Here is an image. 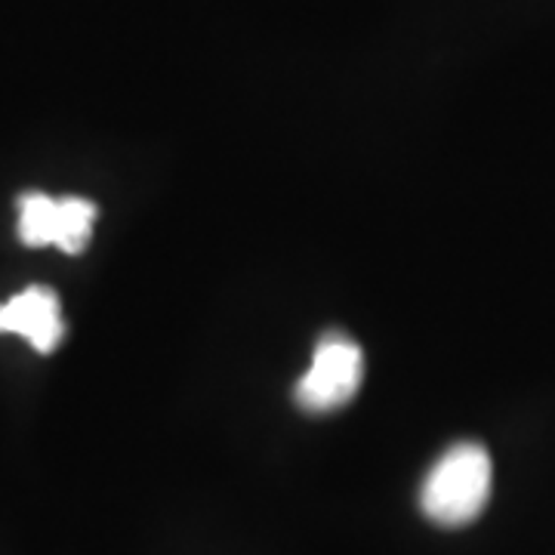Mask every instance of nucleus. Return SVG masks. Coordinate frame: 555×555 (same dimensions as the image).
I'll return each instance as SVG.
<instances>
[{
  "label": "nucleus",
  "instance_id": "f03ea898",
  "mask_svg": "<svg viewBox=\"0 0 555 555\" xmlns=\"http://www.w3.org/2000/svg\"><path fill=\"white\" fill-rule=\"evenodd\" d=\"M364 377V356L356 339L327 334L315 346L309 371L297 383V401L309 414H327L356 398Z\"/></svg>",
  "mask_w": 555,
  "mask_h": 555
},
{
  "label": "nucleus",
  "instance_id": "20e7f679",
  "mask_svg": "<svg viewBox=\"0 0 555 555\" xmlns=\"http://www.w3.org/2000/svg\"><path fill=\"white\" fill-rule=\"evenodd\" d=\"M0 334H20L38 352H53L65 337L60 297L43 284H31L13 299L0 302Z\"/></svg>",
  "mask_w": 555,
  "mask_h": 555
},
{
  "label": "nucleus",
  "instance_id": "7ed1b4c3",
  "mask_svg": "<svg viewBox=\"0 0 555 555\" xmlns=\"http://www.w3.org/2000/svg\"><path fill=\"white\" fill-rule=\"evenodd\" d=\"M96 222V204L83 198H50L43 192H28L20 201V238L28 247H60L65 254H80Z\"/></svg>",
  "mask_w": 555,
  "mask_h": 555
},
{
  "label": "nucleus",
  "instance_id": "f257e3e1",
  "mask_svg": "<svg viewBox=\"0 0 555 555\" xmlns=\"http://www.w3.org/2000/svg\"><path fill=\"white\" fill-rule=\"evenodd\" d=\"M491 485V454L476 441H460L438 456L436 466L423 478L420 509L441 528H463L485 513Z\"/></svg>",
  "mask_w": 555,
  "mask_h": 555
}]
</instances>
